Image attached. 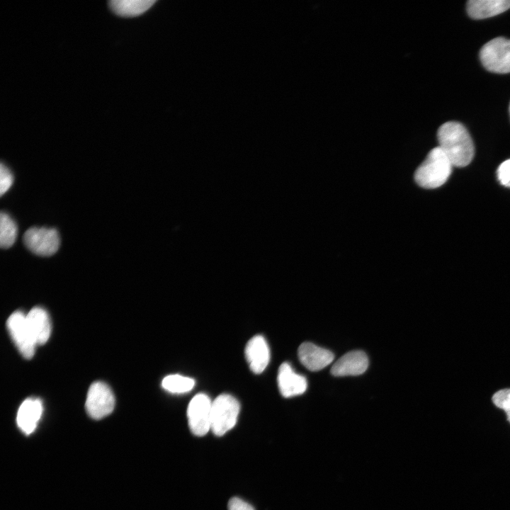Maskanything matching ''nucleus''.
Returning a JSON list of instances; mask_svg holds the SVG:
<instances>
[{
  "label": "nucleus",
  "mask_w": 510,
  "mask_h": 510,
  "mask_svg": "<svg viewBox=\"0 0 510 510\" xmlns=\"http://www.w3.org/2000/svg\"><path fill=\"white\" fill-rule=\"evenodd\" d=\"M440 148L454 166L468 165L474 157V144L466 128L460 123L449 121L440 126L437 132Z\"/></svg>",
  "instance_id": "obj_1"
},
{
  "label": "nucleus",
  "mask_w": 510,
  "mask_h": 510,
  "mask_svg": "<svg viewBox=\"0 0 510 510\" xmlns=\"http://www.w3.org/2000/svg\"><path fill=\"white\" fill-rule=\"evenodd\" d=\"M300 363L311 371H318L327 367L334 360L330 351L310 342H304L298 348Z\"/></svg>",
  "instance_id": "obj_9"
},
{
  "label": "nucleus",
  "mask_w": 510,
  "mask_h": 510,
  "mask_svg": "<svg viewBox=\"0 0 510 510\" xmlns=\"http://www.w3.org/2000/svg\"><path fill=\"white\" fill-rule=\"evenodd\" d=\"M115 406V397L110 387L102 382L91 385L86 400V409L94 419H102L110 414Z\"/></svg>",
  "instance_id": "obj_7"
},
{
  "label": "nucleus",
  "mask_w": 510,
  "mask_h": 510,
  "mask_svg": "<svg viewBox=\"0 0 510 510\" xmlns=\"http://www.w3.org/2000/svg\"><path fill=\"white\" fill-rule=\"evenodd\" d=\"M42 413V404L40 400L26 399L18 410L16 421L18 427L26 434H31L35 429Z\"/></svg>",
  "instance_id": "obj_13"
},
{
  "label": "nucleus",
  "mask_w": 510,
  "mask_h": 510,
  "mask_svg": "<svg viewBox=\"0 0 510 510\" xmlns=\"http://www.w3.org/2000/svg\"><path fill=\"white\" fill-rule=\"evenodd\" d=\"M13 176L11 171L4 164L0 166V194L3 196L12 186Z\"/></svg>",
  "instance_id": "obj_20"
},
{
  "label": "nucleus",
  "mask_w": 510,
  "mask_h": 510,
  "mask_svg": "<svg viewBox=\"0 0 510 510\" xmlns=\"http://www.w3.org/2000/svg\"><path fill=\"white\" fill-rule=\"evenodd\" d=\"M239 403L233 396L222 394L212 402L210 430L221 436L236 424L239 412Z\"/></svg>",
  "instance_id": "obj_3"
},
{
  "label": "nucleus",
  "mask_w": 510,
  "mask_h": 510,
  "mask_svg": "<svg viewBox=\"0 0 510 510\" xmlns=\"http://www.w3.org/2000/svg\"><path fill=\"white\" fill-rule=\"evenodd\" d=\"M23 242L28 250L40 256L53 255L60 244V235L55 229L37 227L26 231Z\"/></svg>",
  "instance_id": "obj_5"
},
{
  "label": "nucleus",
  "mask_w": 510,
  "mask_h": 510,
  "mask_svg": "<svg viewBox=\"0 0 510 510\" xmlns=\"http://www.w3.org/2000/svg\"><path fill=\"white\" fill-rule=\"evenodd\" d=\"M155 2L156 0H111L108 4L117 15L135 16L144 12Z\"/></svg>",
  "instance_id": "obj_16"
},
{
  "label": "nucleus",
  "mask_w": 510,
  "mask_h": 510,
  "mask_svg": "<svg viewBox=\"0 0 510 510\" xmlns=\"http://www.w3.org/2000/svg\"><path fill=\"white\" fill-rule=\"evenodd\" d=\"M368 359L362 351H350L337 360L331 368L336 377L354 376L363 374L368 368Z\"/></svg>",
  "instance_id": "obj_10"
},
{
  "label": "nucleus",
  "mask_w": 510,
  "mask_h": 510,
  "mask_svg": "<svg viewBox=\"0 0 510 510\" xmlns=\"http://www.w3.org/2000/svg\"><path fill=\"white\" fill-rule=\"evenodd\" d=\"M26 322L37 345H42L48 340L51 324L47 312L42 307L33 308L27 315Z\"/></svg>",
  "instance_id": "obj_14"
},
{
  "label": "nucleus",
  "mask_w": 510,
  "mask_h": 510,
  "mask_svg": "<svg viewBox=\"0 0 510 510\" xmlns=\"http://www.w3.org/2000/svg\"><path fill=\"white\" fill-rule=\"evenodd\" d=\"M480 58L488 71L495 73L510 72V39L498 37L484 44Z\"/></svg>",
  "instance_id": "obj_4"
},
{
  "label": "nucleus",
  "mask_w": 510,
  "mask_h": 510,
  "mask_svg": "<svg viewBox=\"0 0 510 510\" xmlns=\"http://www.w3.org/2000/svg\"><path fill=\"white\" fill-rule=\"evenodd\" d=\"M492 402L495 406L506 412L507 420L510 422V388L495 392L492 396Z\"/></svg>",
  "instance_id": "obj_19"
},
{
  "label": "nucleus",
  "mask_w": 510,
  "mask_h": 510,
  "mask_svg": "<svg viewBox=\"0 0 510 510\" xmlns=\"http://www.w3.org/2000/svg\"><path fill=\"white\" fill-rule=\"evenodd\" d=\"M228 510H254L247 502L238 497L231 498L227 504Z\"/></svg>",
  "instance_id": "obj_22"
},
{
  "label": "nucleus",
  "mask_w": 510,
  "mask_h": 510,
  "mask_svg": "<svg viewBox=\"0 0 510 510\" xmlns=\"http://www.w3.org/2000/svg\"><path fill=\"white\" fill-rule=\"evenodd\" d=\"M18 227L15 221L6 212L0 215V245L3 249L11 247L16 242Z\"/></svg>",
  "instance_id": "obj_17"
},
{
  "label": "nucleus",
  "mask_w": 510,
  "mask_h": 510,
  "mask_svg": "<svg viewBox=\"0 0 510 510\" xmlns=\"http://www.w3.org/2000/svg\"><path fill=\"white\" fill-rule=\"evenodd\" d=\"M278 385L284 397L302 395L307 387L306 378L296 373L288 363H283L278 369Z\"/></svg>",
  "instance_id": "obj_12"
},
{
  "label": "nucleus",
  "mask_w": 510,
  "mask_h": 510,
  "mask_svg": "<svg viewBox=\"0 0 510 510\" xmlns=\"http://www.w3.org/2000/svg\"><path fill=\"white\" fill-rule=\"evenodd\" d=\"M9 334L19 352L26 358H31L37 345L28 326L26 315L20 311L12 313L7 319Z\"/></svg>",
  "instance_id": "obj_8"
},
{
  "label": "nucleus",
  "mask_w": 510,
  "mask_h": 510,
  "mask_svg": "<svg viewBox=\"0 0 510 510\" xmlns=\"http://www.w3.org/2000/svg\"><path fill=\"white\" fill-rule=\"evenodd\" d=\"M244 353L249 368L254 373H262L269 363V348L261 335L254 336L248 341Z\"/></svg>",
  "instance_id": "obj_11"
},
{
  "label": "nucleus",
  "mask_w": 510,
  "mask_h": 510,
  "mask_svg": "<svg viewBox=\"0 0 510 510\" xmlns=\"http://www.w3.org/2000/svg\"><path fill=\"white\" fill-rule=\"evenodd\" d=\"M509 8L510 0H470L467 3L468 13L474 19L489 18Z\"/></svg>",
  "instance_id": "obj_15"
},
{
  "label": "nucleus",
  "mask_w": 510,
  "mask_h": 510,
  "mask_svg": "<svg viewBox=\"0 0 510 510\" xmlns=\"http://www.w3.org/2000/svg\"><path fill=\"white\" fill-rule=\"evenodd\" d=\"M162 385L164 389L171 393L181 394L192 390L195 385V381L188 377L176 374L169 375L163 379Z\"/></svg>",
  "instance_id": "obj_18"
},
{
  "label": "nucleus",
  "mask_w": 510,
  "mask_h": 510,
  "mask_svg": "<svg viewBox=\"0 0 510 510\" xmlns=\"http://www.w3.org/2000/svg\"><path fill=\"white\" fill-rule=\"evenodd\" d=\"M452 164L439 146L432 149L424 161L416 169L414 179L424 188H436L448 180Z\"/></svg>",
  "instance_id": "obj_2"
},
{
  "label": "nucleus",
  "mask_w": 510,
  "mask_h": 510,
  "mask_svg": "<svg viewBox=\"0 0 510 510\" xmlns=\"http://www.w3.org/2000/svg\"><path fill=\"white\" fill-rule=\"evenodd\" d=\"M212 402L204 393L196 395L190 401L187 417L191 431L196 436L205 435L210 429Z\"/></svg>",
  "instance_id": "obj_6"
},
{
  "label": "nucleus",
  "mask_w": 510,
  "mask_h": 510,
  "mask_svg": "<svg viewBox=\"0 0 510 510\" xmlns=\"http://www.w3.org/2000/svg\"><path fill=\"white\" fill-rule=\"evenodd\" d=\"M497 175L502 185L510 188V159L499 165Z\"/></svg>",
  "instance_id": "obj_21"
},
{
  "label": "nucleus",
  "mask_w": 510,
  "mask_h": 510,
  "mask_svg": "<svg viewBox=\"0 0 510 510\" xmlns=\"http://www.w3.org/2000/svg\"><path fill=\"white\" fill-rule=\"evenodd\" d=\"M509 111H510V106H509Z\"/></svg>",
  "instance_id": "obj_23"
}]
</instances>
